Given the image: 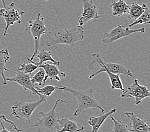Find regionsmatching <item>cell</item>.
I'll return each mask as SVG.
<instances>
[{
    "label": "cell",
    "mask_w": 150,
    "mask_h": 132,
    "mask_svg": "<svg viewBox=\"0 0 150 132\" xmlns=\"http://www.w3.org/2000/svg\"><path fill=\"white\" fill-rule=\"evenodd\" d=\"M60 102L68 103V102L59 98L56 101L52 109L48 112L41 111L38 113L41 117L37 119L34 125L37 128L38 132H57L60 130L59 114L56 111L57 105Z\"/></svg>",
    "instance_id": "3957f363"
},
{
    "label": "cell",
    "mask_w": 150,
    "mask_h": 132,
    "mask_svg": "<svg viewBox=\"0 0 150 132\" xmlns=\"http://www.w3.org/2000/svg\"><path fill=\"white\" fill-rule=\"evenodd\" d=\"M35 88L36 89V90L40 95H44V96L45 95V96H47V97H49L50 95H51V94L53 92H54L56 90H57L58 87H55V86H53V85H49L42 88L35 86Z\"/></svg>",
    "instance_id": "cb8c5ba5"
},
{
    "label": "cell",
    "mask_w": 150,
    "mask_h": 132,
    "mask_svg": "<svg viewBox=\"0 0 150 132\" xmlns=\"http://www.w3.org/2000/svg\"><path fill=\"white\" fill-rule=\"evenodd\" d=\"M103 73H106L108 74L110 81V84H111L112 89H118V90H120L122 91L125 90L123 88L122 81H121L119 75L112 74L109 72L108 71H105Z\"/></svg>",
    "instance_id": "ffe728a7"
},
{
    "label": "cell",
    "mask_w": 150,
    "mask_h": 132,
    "mask_svg": "<svg viewBox=\"0 0 150 132\" xmlns=\"http://www.w3.org/2000/svg\"><path fill=\"white\" fill-rule=\"evenodd\" d=\"M129 6L125 0H117L112 1L111 6L112 15L116 17H120L123 15L125 13H127Z\"/></svg>",
    "instance_id": "2e32d148"
},
{
    "label": "cell",
    "mask_w": 150,
    "mask_h": 132,
    "mask_svg": "<svg viewBox=\"0 0 150 132\" xmlns=\"http://www.w3.org/2000/svg\"><path fill=\"white\" fill-rule=\"evenodd\" d=\"M45 76V73L44 70L43 69L39 70L33 77L31 78V82L34 85L38 84L39 86H42V85L45 84V82H44Z\"/></svg>",
    "instance_id": "603a6c76"
},
{
    "label": "cell",
    "mask_w": 150,
    "mask_h": 132,
    "mask_svg": "<svg viewBox=\"0 0 150 132\" xmlns=\"http://www.w3.org/2000/svg\"><path fill=\"white\" fill-rule=\"evenodd\" d=\"M10 59V55L7 49H3L0 50V76L3 78V85H6V77L5 76V71H11L6 68V64Z\"/></svg>",
    "instance_id": "e0dca14e"
},
{
    "label": "cell",
    "mask_w": 150,
    "mask_h": 132,
    "mask_svg": "<svg viewBox=\"0 0 150 132\" xmlns=\"http://www.w3.org/2000/svg\"><path fill=\"white\" fill-rule=\"evenodd\" d=\"M0 117H1V119H2L4 120L5 121H6V122H8V123H9L10 124H11L12 126H13V128H14V129H15V130L17 131V132H24V131L23 130L19 129V128H17V126L16 125L15 123H14L12 121H11V120H9V119H7L6 117H5V115H2L0 116Z\"/></svg>",
    "instance_id": "484cf974"
},
{
    "label": "cell",
    "mask_w": 150,
    "mask_h": 132,
    "mask_svg": "<svg viewBox=\"0 0 150 132\" xmlns=\"http://www.w3.org/2000/svg\"><path fill=\"white\" fill-rule=\"evenodd\" d=\"M59 123L61 128L57 132H81L84 129L81 124L69 119H59Z\"/></svg>",
    "instance_id": "5bb4252c"
},
{
    "label": "cell",
    "mask_w": 150,
    "mask_h": 132,
    "mask_svg": "<svg viewBox=\"0 0 150 132\" xmlns=\"http://www.w3.org/2000/svg\"><path fill=\"white\" fill-rule=\"evenodd\" d=\"M146 7L147 6L146 3H142V5H140L136 2L132 3V5L129 6V9L127 13L128 14V19H130L133 21L135 20L144 12Z\"/></svg>",
    "instance_id": "d6986e66"
},
{
    "label": "cell",
    "mask_w": 150,
    "mask_h": 132,
    "mask_svg": "<svg viewBox=\"0 0 150 132\" xmlns=\"http://www.w3.org/2000/svg\"><path fill=\"white\" fill-rule=\"evenodd\" d=\"M91 56L92 60L91 64L88 66V68L91 70H94L95 68L93 67V66L94 64L98 63V65L101 67V69L98 70V71H96V73L91 74L90 76H89L90 79H92L93 78L96 76L97 74L101 73H103L105 71H108L109 72L112 74H115L117 75L124 74L127 77H132V73H131V71L129 69H127L125 67L122 65V64L112 62H105L103 61V60L102 58L100 55L98 53H93Z\"/></svg>",
    "instance_id": "277c9868"
},
{
    "label": "cell",
    "mask_w": 150,
    "mask_h": 132,
    "mask_svg": "<svg viewBox=\"0 0 150 132\" xmlns=\"http://www.w3.org/2000/svg\"><path fill=\"white\" fill-rule=\"evenodd\" d=\"M1 1L2 3H3V6H4V8H5V7H6V3H5V0H1Z\"/></svg>",
    "instance_id": "f1b7e54d"
},
{
    "label": "cell",
    "mask_w": 150,
    "mask_h": 132,
    "mask_svg": "<svg viewBox=\"0 0 150 132\" xmlns=\"http://www.w3.org/2000/svg\"><path fill=\"white\" fill-rule=\"evenodd\" d=\"M116 111V109H112L106 113H103V115L99 116H91L90 117L88 124L92 127L91 132H98L100 128L101 127L103 122L109 116L114 114Z\"/></svg>",
    "instance_id": "9a60e30c"
},
{
    "label": "cell",
    "mask_w": 150,
    "mask_h": 132,
    "mask_svg": "<svg viewBox=\"0 0 150 132\" xmlns=\"http://www.w3.org/2000/svg\"><path fill=\"white\" fill-rule=\"evenodd\" d=\"M38 68H42L44 70L45 73V76L44 78V82L45 83L46 81L48 79L50 80H55L58 81H60V77H65L66 73L63 71H60L58 69V66L52 64H44L40 66H37Z\"/></svg>",
    "instance_id": "7c38bea8"
},
{
    "label": "cell",
    "mask_w": 150,
    "mask_h": 132,
    "mask_svg": "<svg viewBox=\"0 0 150 132\" xmlns=\"http://www.w3.org/2000/svg\"><path fill=\"white\" fill-rule=\"evenodd\" d=\"M136 33H144L145 29L144 27L139 29H130V27H125L122 25H119L109 33H104L102 38V43L103 44L111 43L112 42L120 40L121 38L128 36L132 34Z\"/></svg>",
    "instance_id": "52a82bcc"
},
{
    "label": "cell",
    "mask_w": 150,
    "mask_h": 132,
    "mask_svg": "<svg viewBox=\"0 0 150 132\" xmlns=\"http://www.w3.org/2000/svg\"><path fill=\"white\" fill-rule=\"evenodd\" d=\"M124 114L130 120L131 132H149L150 128L144 120L140 119L133 112H125Z\"/></svg>",
    "instance_id": "4fadbf2b"
},
{
    "label": "cell",
    "mask_w": 150,
    "mask_h": 132,
    "mask_svg": "<svg viewBox=\"0 0 150 132\" xmlns=\"http://www.w3.org/2000/svg\"><path fill=\"white\" fill-rule=\"evenodd\" d=\"M45 1H47V0H45Z\"/></svg>",
    "instance_id": "f546056e"
},
{
    "label": "cell",
    "mask_w": 150,
    "mask_h": 132,
    "mask_svg": "<svg viewBox=\"0 0 150 132\" xmlns=\"http://www.w3.org/2000/svg\"><path fill=\"white\" fill-rule=\"evenodd\" d=\"M121 96L122 98H134L135 104L138 105L144 98L150 97V91L146 86L139 85L137 79H134L132 84L123 91Z\"/></svg>",
    "instance_id": "ba28073f"
},
{
    "label": "cell",
    "mask_w": 150,
    "mask_h": 132,
    "mask_svg": "<svg viewBox=\"0 0 150 132\" xmlns=\"http://www.w3.org/2000/svg\"><path fill=\"white\" fill-rule=\"evenodd\" d=\"M51 40L45 43L47 46H56L57 45L64 44L74 47L76 43L84 38V28L77 26L74 27H66L58 29L51 33Z\"/></svg>",
    "instance_id": "6da1fadb"
},
{
    "label": "cell",
    "mask_w": 150,
    "mask_h": 132,
    "mask_svg": "<svg viewBox=\"0 0 150 132\" xmlns=\"http://www.w3.org/2000/svg\"><path fill=\"white\" fill-rule=\"evenodd\" d=\"M26 30L30 31L33 36L34 40V51L30 59H28V61L30 62L33 61L37 53L38 52L40 46V38L43 34L49 33L47 27L44 22V18L41 17L40 13H38L36 19L34 20H30Z\"/></svg>",
    "instance_id": "5b68a950"
},
{
    "label": "cell",
    "mask_w": 150,
    "mask_h": 132,
    "mask_svg": "<svg viewBox=\"0 0 150 132\" xmlns=\"http://www.w3.org/2000/svg\"><path fill=\"white\" fill-rule=\"evenodd\" d=\"M43 102H45L46 104L47 103L44 96H42L41 98H40L39 101L36 102H17L12 107V115L18 119H26L28 123H31V117L32 114L35 109Z\"/></svg>",
    "instance_id": "8992f818"
},
{
    "label": "cell",
    "mask_w": 150,
    "mask_h": 132,
    "mask_svg": "<svg viewBox=\"0 0 150 132\" xmlns=\"http://www.w3.org/2000/svg\"><path fill=\"white\" fill-rule=\"evenodd\" d=\"M83 12L79 20V26H83L89 20H96L100 17V13H98L96 6L92 0H83Z\"/></svg>",
    "instance_id": "8fae6325"
},
{
    "label": "cell",
    "mask_w": 150,
    "mask_h": 132,
    "mask_svg": "<svg viewBox=\"0 0 150 132\" xmlns=\"http://www.w3.org/2000/svg\"><path fill=\"white\" fill-rule=\"evenodd\" d=\"M24 12L16 8L15 3H10L8 7L3 8H0V16L4 19L6 26L5 27V31L3 36H5L7 35V31L10 26H12L14 23H21V17L24 15Z\"/></svg>",
    "instance_id": "9c48e42d"
},
{
    "label": "cell",
    "mask_w": 150,
    "mask_h": 132,
    "mask_svg": "<svg viewBox=\"0 0 150 132\" xmlns=\"http://www.w3.org/2000/svg\"><path fill=\"white\" fill-rule=\"evenodd\" d=\"M0 132H12V131H11L10 130H6V128H5V127L4 126V125L3 126V128H2V130L0 131Z\"/></svg>",
    "instance_id": "4316f807"
},
{
    "label": "cell",
    "mask_w": 150,
    "mask_h": 132,
    "mask_svg": "<svg viewBox=\"0 0 150 132\" xmlns=\"http://www.w3.org/2000/svg\"><path fill=\"white\" fill-rule=\"evenodd\" d=\"M3 126V123H2V121L1 120V117H0V131L2 130V128Z\"/></svg>",
    "instance_id": "83f0119b"
},
{
    "label": "cell",
    "mask_w": 150,
    "mask_h": 132,
    "mask_svg": "<svg viewBox=\"0 0 150 132\" xmlns=\"http://www.w3.org/2000/svg\"><path fill=\"white\" fill-rule=\"evenodd\" d=\"M11 71L13 73H15L16 75L12 78H6V81L16 82L17 84H19L21 87H22L25 91L29 90L33 94L38 95L40 98H41L42 96H44L39 94L36 90V89H35V85L32 83L31 80V74L24 73L22 72V71H19L18 69Z\"/></svg>",
    "instance_id": "30bf717a"
},
{
    "label": "cell",
    "mask_w": 150,
    "mask_h": 132,
    "mask_svg": "<svg viewBox=\"0 0 150 132\" xmlns=\"http://www.w3.org/2000/svg\"><path fill=\"white\" fill-rule=\"evenodd\" d=\"M110 117L114 124L113 130L111 132H131L130 128L123 121L117 120L112 116Z\"/></svg>",
    "instance_id": "7402d4cb"
},
{
    "label": "cell",
    "mask_w": 150,
    "mask_h": 132,
    "mask_svg": "<svg viewBox=\"0 0 150 132\" xmlns=\"http://www.w3.org/2000/svg\"><path fill=\"white\" fill-rule=\"evenodd\" d=\"M150 23V10L148 8V6L145 8L144 12L141 14V15L138 17L137 19L134 20L132 24H129L128 26V27H131L137 24H149Z\"/></svg>",
    "instance_id": "44dd1931"
},
{
    "label": "cell",
    "mask_w": 150,
    "mask_h": 132,
    "mask_svg": "<svg viewBox=\"0 0 150 132\" xmlns=\"http://www.w3.org/2000/svg\"><path fill=\"white\" fill-rule=\"evenodd\" d=\"M38 68L37 65H35L33 63L29 62L23 63L21 64L18 70L26 74H31L34 71Z\"/></svg>",
    "instance_id": "d4e9b609"
},
{
    "label": "cell",
    "mask_w": 150,
    "mask_h": 132,
    "mask_svg": "<svg viewBox=\"0 0 150 132\" xmlns=\"http://www.w3.org/2000/svg\"><path fill=\"white\" fill-rule=\"evenodd\" d=\"M37 58L39 59V62H34L33 60L30 62L33 63L34 64L37 66H40L44 62L50 61L52 62L56 66H59L60 62L57 61L55 59L52 58V52L50 51H46L45 50H42L40 51H38V53L35 55Z\"/></svg>",
    "instance_id": "ac0fdd59"
},
{
    "label": "cell",
    "mask_w": 150,
    "mask_h": 132,
    "mask_svg": "<svg viewBox=\"0 0 150 132\" xmlns=\"http://www.w3.org/2000/svg\"><path fill=\"white\" fill-rule=\"evenodd\" d=\"M57 90H64L70 93L76 97L77 101V108L74 114V116H77L88 109L96 108L100 109L102 113L104 112V109L96 101L94 91L92 88L86 90H76L70 87L64 86L58 87Z\"/></svg>",
    "instance_id": "7a4b0ae2"
}]
</instances>
